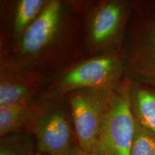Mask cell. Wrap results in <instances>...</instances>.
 <instances>
[{
	"label": "cell",
	"mask_w": 155,
	"mask_h": 155,
	"mask_svg": "<svg viewBox=\"0 0 155 155\" xmlns=\"http://www.w3.org/2000/svg\"><path fill=\"white\" fill-rule=\"evenodd\" d=\"M65 20L66 5L59 0L48 1L17 42L15 60L5 68L28 70L57 43L63 34Z\"/></svg>",
	"instance_id": "cell-1"
},
{
	"label": "cell",
	"mask_w": 155,
	"mask_h": 155,
	"mask_svg": "<svg viewBox=\"0 0 155 155\" xmlns=\"http://www.w3.org/2000/svg\"><path fill=\"white\" fill-rule=\"evenodd\" d=\"M30 127L40 154L78 155L81 150L71 108L61 101H44Z\"/></svg>",
	"instance_id": "cell-2"
},
{
	"label": "cell",
	"mask_w": 155,
	"mask_h": 155,
	"mask_svg": "<svg viewBox=\"0 0 155 155\" xmlns=\"http://www.w3.org/2000/svg\"><path fill=\"white\" fill-rule=\"evenodd\" d=\"M116 88H86L71 93L70 108L81 150L91 154L102 120Z\"/></svg>",
	"instance_id": "cell-3"
},
{
	"label": "cell",
	"mask_w": 155,
	"mask_h": 155,
	"mask_svg": "<svg viewBox=\"0 0 155 155\" xmlns=\"http://www.w3.org/2000/svg\"><path fill=\"white\" fill-rule=\"evenodd\" d=\"M136 119L126 93L116 91L102 120L93 155H130Z\"/></svg>",
	"instance_id": "cell-4"
},
{
	"label": "cell",
	"mask_w": 155,
	"mask_h": 155,
	"mask_svg": "<svg viewBox=\"0 0 155 155\" xmlns=\"http://www.w3.org/2000/svg\"><path fill=\"white\" fill-rule=\"evenodd\" d=\"M119 58L104 55L77 64L60 78L51 88L52 96L86 88H116L122 73Z\"/></svg>",
	"instance_id": "cell-5"
},
{
	"label": "cell",
	"mask_w": 155,
	"mask_h": 155,
	"mask_svg": "<svg viewBox=\"0 0 155 155\" xmlns=\"http://www.w3.org/2000/svg\"><path fill=\"white\" fill-rule=\"evenodd\" d=\"M126 7L123 2L107 1L93 9L88 19V40L95 50H106L117 41L123 26Z\"/></svg>",
	"instance_id": "cell-6"
},
{
	"label": "cell",
	"mask_w": 155,
	"mask_h": 155,
	"mask_svg": "<svg viewBox=\"0 0 155 155\" xmlns=\"http://www.w3.org/2000/svg\"><path fill=\"white\" fill-rule=\"evenodd\" d=\"M44 82L45 78L38 73L5 68L0 78V108L34 100Z\"/></svg>",
	"instance_id": "cell-7"
},
{
	"label": "cell",
	"mask_w": 155,
	"mask_h": 155,
	"mask_svg": "<svg viewBox=\"0 0 155 155\" xmlns=\"http://www.w3.org/2000/svg\"><path fill=\"white\" fill-rule=\"evenodd\" d=\"M44 101L35 99L0 108V135L1 137L16 132L23 127H30Z\"/></svg>",
	"instance_id": "cell-8"
},
{
	"label": "cell",
	"mask_w": 155,
	"mask_h": 155,
	"mask_svg": "<svg viewBox=\"0 0 155 155\" xmlns=\"http://www.w3.org/2000/svg\"><path fill=\"white\" fill-rule=\"evenodd\" d=\"M128 97L136 121L155 135V94L139 88Z\"/></svg>",
	"instance_id": "cell-9"
},
{
	"label": "cell",
	"mask_w": 155,
	"mask_h": 155,
	"mask_svg": "<svg viewBox=\"0 0 155 155\" xmlns=\"http://www.w3.org/2000/svg\"><path fill=\"white\" fill-rule=\"evenodd\" d=\"M47 2L45 0H20L17 2L13 25L14 38L17 42L27 28L41 13Z\"/></svg>",
	"instance_id": "cell-10"
},
{
	"label": "cell",
	"mask_w": 155,
	"mask_h": 155,
	"mask_svg": "<svg viewBox=\"0 0 155 155\" xmlns=\"http://www.w3.org/2000/svg\"><path fill=\"white\" fill-rule=\"evenodd\" d=\"M35 143L25 134L11 133L1 137L0 155H35Z\"/></svg>",
	"instance_id": "cell-11"
},
{
	"label": "cell",
	"mask_w": 155,
	"mask_h": 155,
	"mask_svg": "<svg viewBox=\"0 0 155 155\" xmlns=\"http://www.w3.org/2000/svg\"><path fill=\"white\" fill-rule=\"evenodd\" d=\"M130 155H155V135L137 121Z\"/></svg>",
	"instance_id": "cell-12"
},
{
	"label": "cell",
	"mask_w": 155,
	"mask_h": 155,
	"mask_svg": "<svg viewBox=\"0 0 155 155\" xmlns=\"http://www.w3.org/2000/svg\"><path fill=\"white\" fill-rule=\"evenodd\" d=\"M152 51L154 54L155 56V29L152 33Z\"/></svg>",
	"instance_id": "cell-13"
},
{
	"label": "cell",
	"mask_w": 155,
	"mask_h": 155,
	"mask_svg": "<svg viewBox=\"0 0 155 155\" xmlns=\"http://www.w3.org/2000/svg\"><path fill=\"white\" fill-rule=\"evenodd\" d=\"M78 155H93V154H88V153H86V152H83V151H82V150H81L80 152H79Z\"/></svg>",
	"instance_id": "cell-14"
},
{
	"label": "cell",
	"mask_w": 155,
	"mask_h": 155,
	"mask_svg": "<svg viewBox=\"0 0 155 155\" xmlns=\"http://www.w3.org/2000/svg\"><path fill=\"white\" fill-rule=\"evenodd\" d=\"M35 155H44V154H40V153H38V152H37L36 153V154Z\"/></svg>",
	"instance_id": "cell-15"
}]
</instances>
